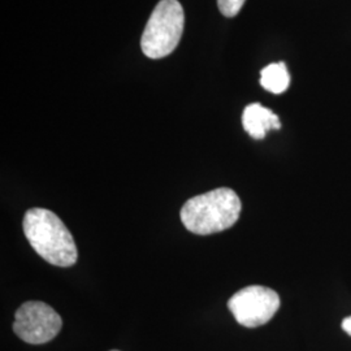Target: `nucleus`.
I'll use <instances>...</instances> for the list:
<instances>
[{
	"instance_id": "f03ea898",
	"label": "nucleus",
	"mask_w": 351,
	"mask_h": 351,
	"mask_svg": "<svg viewBox=\"0 0 351 351\" xmlns=\"http://www.w3.org/2000/svg\"><path fill=\"white\" fill-rule=\"evenodd\" d=\"M242 204L234 190L219 188L190 198L181 208V221L189 232L199 236L219 233L234 226Z\"/></svg>"
},
{
	"instance_id": "0eeeda50",
	"label": "nucleus",
	"mask_w": 351,
	"mask_h": 351,
	"mask_svg": "<svg viewBox=\"0 0 351 351\" xmlns=\"http://www.w3.org/2000/svg\"><path fill=\"white\" fill-rule=\"evenodd\" d=\"M261 85L272 94H282L290 85V75L285 63L267 65L261 72Z\"/></svg>"
},
{
	"instance_id": "6e6552de",
	"label": "nucleus",
	"mask_w": 351,
	"mask_h": 351,
	"mask_svg": "<svg viewBox=\"0 0 351 351\" xmlns=\"http://www.w3.org/2000/svg\"><path fill=\"white\" fill-rule=\"evenodd\" d=\"M246 0H217V5L220 12L226 17H234L239 14Z\"/></svg>"
},
{
	"instance_id": "7ed1b4c3",
	"label": "nucleus",
	"mask_w": 351,
	"mask_h": 351,
	"mask_svg": "<svg viewBox=\"0 0 351 351\" xmlns=\"http://www.w3.org/2000/svg\"><path fill=\"white\" fill-rule=\"evenodd\" d=\"M185 25L184 8L178 0H162L151 13L141 39L143 53L150 59L171 55L178 46Z\"/></svg>"
},
{
	"instance_id": "f257e3e1",
	"label": "nucleus",
	"mask_w": 351,
	"mask_h": 351,
	"mask_svg": "<svg viewBox=\"0 0 351 351\" xmlns=\"http://www.w3.org/2000/svg\"><path fill=\"white\" fill-rule=\"evenodd\" d=\"M23 226L30 246L46 262L58 267H72L77 262L75 239L52 211L30 208L26 211Z\"/></svg>"
},
{
	"instance_id": "1a4fd4ad",
	"label": "nucleus",
	"mask_w": 351,
	"mask_h": 351,
	"mask_svg": "<svg viewBox=\"0 0 351 351\" xmlns=\"http://www.w3.org/2000/svg\"><path fill=\"white\" fill-rule=\"evenodd\" d=\"M342 329H343L348 335H350L351 336V316L345 317V319L342 320Z\"/></svg>"
},
{
	"instance_id": "20e7f679",
	"label": "nucleus",
	"mask_w": 351,
	"mask_h": 351,
	"mask_svg": "<svg viewBox=\"0 0 351 351\" xmlns=\"http://www.w3.org/2000/svg\"><path fill=\"white\" fill-rule=\"evenodd\" d=\"M62 326L60 315L47 303L29 301L16 311L13 330L27 343L42 345L55 339Z\"/></svg>"
},
{
	"instance_id": "423d86ee",
	"label": "nucleus",
	"mask_w": 351,
	"mask_h": 351,
	"mask_svg": "<svg viewBox=\"0 0 351 351\" xmlns=\"http://www.w3.org/2000/svg\"><path fill=\"white\" fill-rule=\"evenodd\" d=\"M242 125L252 138L263 139L269 130H278L281 123L276 113L269 108H265L261 103H251L242 114Z\"/></svg>"
},
{
	"instance_id": "9d476101",
	"label": "nucleus",
	"mask_w": 351,
	"mask_h": 351,
	"mask_svg": "<svg viewBox=\"0 0 351 351\" xmlns=\"http://www.w3.org/2000/svg\"><path fill=\"white\" fill-rule=\"evenodd\" d=\"M111 351H119V350H111Z\"/></svg>"
},
{
	"instance_id": "39448f33",
	"label": "nucleus",
	"mask_w": 351,
	"mask_h": 351,
	"mask_svg": "<svg viewBox=\"0 0 351 351\" xmlns=\"http://www.w3.org/2000/svg\"><path fill=\"white\" fill-rule=\"evenodd\" d=\"M228 308L239 324L256 328L275 316L280 308V297L272 289L252 285L237 291L228 302Z\"/></svg>"
}]
</instances>
